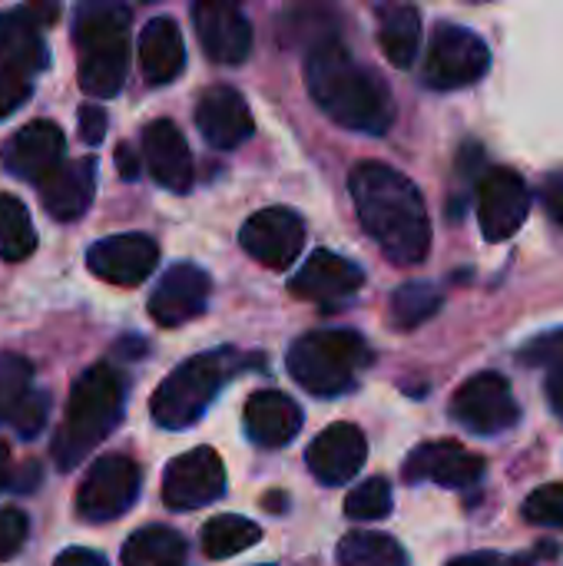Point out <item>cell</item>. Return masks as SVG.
<instances>
[{
	"label": "cell",
	"instance_id": "obj_43",
	"mask_svg": "<svg viewBox=\"0 0 563 566\" xmlns=\"http://www.w3.org/2000/svg\"><path fill=\"white\" fill-rule=\"evenodd\" d=\"M544 391H548V405H551V411H554L557 418H563V368H557V371H551V375H548Z\"/></svg>",
	"mask_w": 563,
	"mask_h": 566
},
{
	"label": "cell",
	"instance_id": "obj_24",
	"mask_svg": "<svg viewBox=\"0 0 563 566\" xmlns=\"http://www.w3.org/2000/svg\"><path fill=\"white\" fill-rule=\"evenodd\" d=\"M40 27L43 23L37 20L33 7L0 13V63L7 70H17L23 76H33L40 70H46L50 53H46Z\"/></svg>",
	"mask_w": 563,
	"mask_h": 566
},
{
	"label": "cell",
	"instance_id": "obj_7",
	"mask_svg": "<svg viewBox=\"0 0 563 566\" xmlns=\"http://www.w3.org/2000/svg\"><path fill=\"white\" fill-rule=\"evenodd\" d=\"M491 66L488 43L461 27V23H438L428 56H425V83L431 90H461L478 83Z\"/></svg>",
	"mask_w": 563,
	"mask_h": 566
},
{
	"label": "cell",
	"instance_id": "obj_42",
	"mask_svg": "<svg viewBox=\"0 0 563 566\" xmlns=\"http://www.w3.org/2000/svg\"><path fill=\"white\" fill-rule=\"evenodd\" d=\"M116 169H119L123 179H136L139 176V159H136L133 146H126V143L116 146Z\"/></svg>",
	"mask_w": 563,
	"mask_h": 566
},
{
	"label": "cell",
	"instance_id": "obj_4",
	"mask_svg": "<svg viewBox=\"0 0 563 566\" xmlns=\"http://www.w3.org/2000/svg\"><path fill=\"white\" fill-rule=\"evenodd\" d=\"M73 40L80 50V63H76L80 90L96 99L116 96L129 70V7L123 3L80 7Z\"/></svg>",
	"mask_w": 563,
	"mask_h": 566
},
{
	"label": "cell",
	"instance_id": "obj_18",
	"mask_svg": "<svg viewBox=\"0 0 563 566\" xmlns=\"http://www.w3.org/2000/svg\"><path fill=\"white\" fill-rule=\"evenodd\" d=\"M362 285H365V272L355 262H348V259H342L338 252H329V249H319L315 255H309V262L289 282L295 298L315 302V305L348 302L352 295H358Z\"/></svg>",
	"mask_w": 563,
	"mask_h": 566
},
{
	"label": "cell",
	"instance_id": "obj_35",
	"mask_svg": "<svg viewBox=\"0 0 563 566\" xmlns=\"http://www.w3.org/2000/svg\"><path fill=\"white\" fill-rule=\"evenodd\" d=\"M518 358H521V365H538V368H551V371L563 368V328L538 335L534 342H528L521 348Z\"/></svg>",
	"mask_w": 563,
	"mask_h": 566
},
{
	"label": "cell",
	"instance_id": "obj_10",
	"mask_svg": "<svg viewBox=\"0 0 563 566\" xmlns=\"http://www.w3.org/2000/svg\"><path fill=\"white\" fill-rule=\"evenodd\" d=\"M239 242L256 262L282 272V269L295 265V259L305 245V222L295 209H285V206L259 209L256 216L246 219Z\"/></svg>",
	"mask_w": 563,
	"mask_h": 566
},
{
	"label": "cell",
	"instance_id": "obj_3",
	"mask_svg": "<svg viewBox=\"0 0 563 566\" xmlns=\"http://www.w3.org/2000/svg\"><path fill=\"white\" fill-rule=\"evenodd\" d=\"M123 408H126V378L106 361L86 368L70 388L63 424L56 428L50 444L56 468L70 471L90 451H96L119 424Z\"/></svg>",
	"mask_w": 563,
	"mask_h": 566
},
{
	"label": "cell",
	"instance_id": "obj_34",
	"mask_svg": "<svg viewBox=\"0 0 563 566\" xmlns=\"http://www.w3.org/2000/svg\"><path fill=\"white\" fill-rule=\"evenodd\" d=\"M524 517L541 527H563V484H544L524 501Z\"/></svg>",
	"mask_w": 563,
	"mask_h": 566
},
{
	"label": "cell",
	"instance_id": "obj_46",
	"mask_svg": "<svg viewBox=\"0 0 563 566\" xmlns=\"http://www.w3.org/2000/svg\"><path fill=\"white\" fill-rule=\"evenodd\" d=\"M269 566H272V564H269Z\"/></svg>",
	"mask_w": 563,
	"mask_h": 566
},
{
	"label": "cell",
	"instance_id": "obj_33",
	"mask_svg": "<svg viewBox=\"0 0 563 566\" xmlns=\"http://www.w3.org/2000/svg\"><path fill=\"white\" fill-rule=\"evenodd\" d=\"M388 514H392V484L385 478H368L345 501V517L348 521L368 524V521H385Z\"/></svg>",
	"mask_w": 563,
	"mask_h": 566
},
{
	"label": "cell",
	"instance_id": "obj_41",
	"mask_svg": "<svg viewBox=\"0 0 563 566\" xmlns=\"http://www.w3.org/2000/svg\"><path fill=\"white\" fill-rule=\"evenodd\" d=\"M541 199H544L548 216H551V219H554V222L563 229V179H551V182L544 186Z\"/></svg>",
	"mask_w": 563,
	"mask_h": 566
},
{
	"label": "cell",
	"instance_id": "obj_20",
	"mask_svg": "<svg viewBox=\"0 0 563 566\" xmlns=\"http://www.w3.org/2000/svg\"><path fill=\"white\" fill-rule=\"evenodd\" d=\"M196 126H199L202 139L212 149H236V146H242L256 133L249 103L232 86H209L199 96V103H196Z\"/></svg>",
	"mask_w": 563,
	"mask_h": 566
},
{
	"label": "cell",
	"instance_id": "obj_40",
	"mask_svg": "<svg viewBox=\"0 0 563 566\" xmlns=\"http://www.w3.org/2000/svg\"><path fill=\"white\" fill-rule=\"evenodd\" d=\"M53 566H110L96 551H86V547H70V551H63Z\"/></svg>",
	"mask_w": 563,
	"mask_h": 566
},
{
	"label": "cell",
	"instance_id": "obj_14",
	"mask_svg": "<svg viewBox=\"0 0 563 566\" xmlns=\"http://www.w3.org/2000/svg\"><path fill=\"white\" fill-rule=\"evenodd\" d=\"M156 262H159V245H156V239H149L143 232H123V235L100 239L86 252V269L96 279L119 285V289H133V285L146 282L153 275Z\"/></svg>",
	"mask_w": 563,
	"mask_h": 566
},
{
	"label": "cell",
	"instance_id": "obj_8",
	"mask_svg": "<svg viewBox=\"0 0 563 566\" xmlns=\"http://www.w3.org/2000/svg\"><path fill=\"white\" fill-rule=\"evenodd\" d=\"M143 474L126 454H103L86 471L76 491V517L86 524H106L123 517L139 497Z\"/></svg>",
	"mask_w": 563,
	"mask_h": 566
},
{
	"label": "cell",
	"instance_id": "obj_2",
	"mask_svg": "<svg viewBox=\"0 0 563 566\" xmlns=\"http://www.w3.org/2000/svg\"><path fill=\"white\" fill-rule=\"evenodd\" d=\"M305 86L315 106L345 129L382 136L395 119L388 83L358 63L338 36H325L312 46L305 56Z\"/></svg>",
	"mask_w": 563,
	"mask_h": 566
},
{
	"label": "cell",
	"instance_id": "obj_38",
	"mask_svg": "<svg viewBox=\"0 0 563 566\" xmlns=\"http://www.w3.org/2000/svg\"><path fill=\"white\" fill-rule=\"evenodd\" d=\"M30 76L0 66V119H7L13 109H20L30 99Z\"/></svg>",
	"mask_w": 563,
	"mask_h": 566
},
{
	"label": "cell",
	"instance_id": "obj_36",
	"mask_svg": "<svg viewBox=\"0 0 563 566\" xmlns=\"http://www.w3.org/2000/svg\"><path fill=\"white\" fill-rule=\"evenodd\" d=\"M46 415H50V398H46L43 391L33 388V391L23 398V405L17 408L10 428H13L20 438H33V434H40V428L46 424Z\"/></svg>",
	"mask_w": 563,
	"mask_h": 566
},
{
	"label": "cell",
	"instance_id": "obj_27",
	"mask_svg": "<svg viewBox=\"0 0 563 566\" xmlns=\"http://www.w3.org/2000/svg\"><path fill=\"white\" fill-rule=\"evenodd\" d=\"M183 557L186 541L163 524H149L123 544V566H183Z\"/></svg>",
	"mask_w": 563,
	"mask_h": 566
},
{
	"label": "cell",
	"instance_id": "obj_16",
	"mask_svg": "<svg viewBox=\"0 0 563 566\" xmlns=\"http://www.w3.org/2000/svg\"><path fill=\"white\" fill-rule=\"evenodd\" d=\"M368 461V441L362 434L358 424L338 421L329 424L305 451V464L315 474V481H322L325 488H338L348 484L352 478H358V471Z\"/></svg>",
	"mask_w": 563,
	"mask_h": 566
},
{
	"label": "cell",
	"instance_id": "obj_22",
	"mask_svg": "<svg viewBox=\"0 0 563 566\" xmlns=\"http://www.w3.org/2000/svg\"><path fill=\"white\" fill-rule=\"evenodd\" d=\"M93 192H96V159L93 156L70 159L40 182V202L56 222L80 219L90 209Z\"/></svg>",
	"mask_w": 563,
	"mask_h": 566
},
{
	"label": "cell",
	"instance_id": "obj_12",
	"mask_svg": "<svg viewBox=\"0 0 563 566\" xmlns=\"http://www.w3.org/2000/svg\"><path fill=\"white\" fill-rule=\"evenodd\" d=\"M531 212V189L514 169H491L478 182V222L488 242H504L518 235Z\"/></svg>",
	"mask_w": 563,
	"mask_h": 566
},
{
	"label": "cell",
	"instance_id": "obj_5",
	"mask_svg": "<svg viewBox=\"0 0 563 566\" xmlns=\"http://www.w3.org/2000/svg\"><path fill=\"white\" fill-rule=\"evenodd\" d=\"M289 375L309 395L338 398L355 388L358 375L372 365V352L358 332L348 328H319L302 335L289 348Z\"/></svg>",
	"mask_w": 563,
	"mask_h": 566
},
{
	"label": "cell",
	"instance_id": "obj_32",
	"mask_svg": "<svg viewBox=\"0 0 563 566\" xmlns=\"http://www.w3.org/2000/svg\"><path fill=\"white\" fill-rule=\"evenodd\" d=\"M33 368L20 355L0 352V424H10L23 398L33 391Z\"/></svg>",
	"mask_w": 563,
	"mask_h": 566
},
{
	"label": "cell",
	"instance_id": "obj_28",
	"mask_svg": "<svg viewBox=\"0 0 563 566\" xmlns=\"http://www.w3.org/2000/svg\"><path fill=\"white\" fill-rule=\"evenodd\" d=\"M202 554L212 557V560H226V557H236L249 547H256L262 541V531L259 524L246 521V517H236V514H222V517H212L206 527H202Z\"/></svg>",
	"mask_w": 563,
	"mask_h": 566
},
{
	"label": "cell",
	"instance_id": "obj_1",
	"mask_svg": "<svg viewBox=\"0 0 563 566\" xmlns=\"http://www.w3.org/2000/svg\"><path fill=\"white\" fill-rule=\"evenodd\" d=\"M352 199L358 209L362 229L378 242V249L395 265H418L431 252V219L418 186L385 166V163H358L348 176Z\"/></svg>",
	"mask_w": 563,
	"mask_h": 566
},
{
	"label": "cell",
	"instance_id": "obj_30",
	"mask_svg": "<svg viewBox=\"0 0 563 566\" xmlns=\"http://www.w3.org/2000/svg\"><path fill=\"white\" fill-rule=\"evenodd\" d=\"M37 249V229L30 222L27 206L17 196L0 192V259L23 262Z\"/></svg>",
	"mask_w": 563,
	"mask_h": 566
},
{
	"label": "cell",
	"instance_id": "obj_9",
	"mask_svg": "<svg viewBox=\"0 0 563 566\" xmlns=\"http://www.w3.org/2000/svg\"><path fill=\"white\" fill-rule=\"evenodd\" d=\"M451 418L471 431V434H481V438H494L508 428L518 424L521 418V408L514 401V391L508 385L504 375L498 371H481L475 378H468L458 391H455V401H451Z\"/></svg>",
	"mask_w": 563,
	"mask_h": 566
},
{
	"label": "cell",
	"instance_id": "obj_29",
	"mask_svg": "<svg viewBox=\"0 0 563 566\" xmlns=\"http://www.w3.org/2000/svg\"><path fill=\"white\" fill-rule=\"evenodd\" d=\"M338 566H411L398 541L375 531H352L338 541Z\"/></svg>",
	"mask_w": 563,
	"mask_h": 566
},
{
	"label": "cell",
	"instance_id": "obj_45",
	"mask_svg": "<svg viewBox=\"0 0 563 566\" xmlns=\"http://www.w3.org/2000/svg\"><path fill=\"white\" fill-rule=\"evenodd\" d=\"M10 481V448L0 441V488Z\"/></svg>",
	"mask_w": 563,
	"mask_h": 566
},
{
	"label": "cell",
	"instance_id": "obj_44",
	"mask_svg": "<svg viewBox=\"0 0 563 566\" xmlns=\"http://www.w3.org/2000/svg\"><path fill=\"white\" fill-rule=\"evenodd\" d=\"M448 566H501V560H498V554H468Z\"/></svg>",
	"mask_w": 563,
	"mask_h": 566
},
{
	"label": "cell",
	"instance_id": "obj_37",
	"mask_svg": "<svg viewBox=\"0 0 563 566\" xmlns=\"http://www.w3.org/2000/svg\"><path fill=\"white\" fill-rule=\"evenodd\" d=\"M30 521L20 507H0V560H10L27 544Z\"/></svg>",
	"mask_w": 563,
	"mask_h": 566
},
{
	"label": "cell",
	"instance_id": "obj_26",
	"mask_svg": "<svg viewBox=\"0 0 563 566\" xmlns=\"http://www.w3.org/2000/svg\"><path fill=\"white\" fill-rule=\"evenodd\" d=\"M378 43L392 66L405 70L421 50V13L411 3H382L378 10Z\"/></svg>",
	"mask_w": 563,
	"mask_h": 566
},
{
	"label": "cell",
	"instance_id": "obj_19",
	"mask_svg": "<svg viewBox=\"0 0 563 566\" xmlns=\"http://www.w3.org/2000/svg\"><path fill=\"white\" fill-rule=\"evenodd\" d=\"M481 474H484V461L478 454H471L468 448H461L458 441H431V444H421L405 461V481L408 484L431 481L438 488L461 491V488L478 484Z\"/></svg>",
	"mask_w": 563,
	"mask_h": 566
},
{
	"label": "cell",
	"instance_id": "obj_23",
	"mask_svg": "<svg viewBox=\"0 0 563 566\" xmlns=\"http://www.w3.org/2000/svg\"><path fill=\"white\" fill-rule=\"evenodd\" d=\"M246 434L259 448H285L302 428V408L282 391H256L242 411Z\"/></svg>",
	"mask_w": 563,
	"mask_h": 566
},
{
	"label": "cell",
	"instance_id": "obj_13",
	"mask_svg": "<svg viewBox=\"0 0 563 566\" xmlns=\"http://www.w3.org/2000/svg\"><path fill=\"white\" fill-rule=\"evenodd\" d=\"M63 153H66L63 129L50 119H33V123L20 126L0 146V166L7 176L40 186L50 172H56L63 166Z\"/></svg>",
	"mask_w": 563,
	"mask_h": 566
},
{
	"label": "cell",
	"instance_id": "obj_6",
	"mask_svg": "<svg viewBox=\"0 0 563 566\" xmlns=\"http://www.w3.org/2000/svg\"><path fill=\"white\" fill-rule=\"evenodd\" d=\"M236 365H239V355H232V352H206V355L183 361L156 388V395L149 401L153 421L166 431L192 428L209 411V405L216 401L222 385L236 375Z\"/></svg>",
	"mask_w": 563,
	"mask_h": 566
},
{
	"label": "cell",
	"instance_id": "obj_25",
	"mask_svg": "<svg viewBox=\"0 0 563 566\" xmlns=\"http://www.w3.org/2000/svg\"><path fill=\"white\" fill-rule=\"evenodd\" d=\"M139 66L153 86L173 83L186 66V43L173 17H153L139 33Z\"/></svg>",
	"mask_w": 563,
	"mask_h": 566
},
{
	"label": "cell",
	"instance_id": "obj_21",
	"mask_svg": "<svg viewBox=\"0 0 563 566\" xmlns=\"http://www.w3.org/2000/svg\"><path fill=\"white\" fill-rule=\"evenodd\" d=\"M143 163L169 192H186L192 186V153L173 119H153L143 129Z\"/></svg>",
	"mask_w": 563,
	"mask_h": 566
},
{
	"label": "cell",
	"instance_id": "obj_15",
	"mask_svg": "<svg viewBox=\"0 0 563 566\" xmlns=\"http://www.w3.org/2000/svg\"><path fill=\"white\" fill-rule=\"evenodd\" d=\"M192 23L196 36L212 63L236 66L249 56L252 50V23L236 3L222 0H199L192 7Z\"/></svg>",
	"mask_w": 563,
	"mask_h": 566
},
{
	"label": "cell",
	"instance_id": "obj_31",
	"mask_svg": "<svg viewBox=\"0 0 563 566\" xmlns=\"http://www.w3.org/2000/svg\"><path fill=\"white\" fill-rule=\"evenodd\" d=\"M441 308V292L428 282H405L402 289H395L392 302H388V318L395 328L411 332L418 325H425L435 312Z\"/></svg>",
	"mask_w": 563,
	"mask_h": 566
},
{
	"label": "cell",
	"instance_id": "obj_17",
	"mask_svg": "<svg viewBox=\"0 0 563 566\" xmlns=\"http://www.w3.org/2000/svg\"><path fill=\"white\" fill-rule=\"evenodd\" d=\"M209 292H212L209 275L192 262H179L159 279L156 292L149 295V315L163 328L186 325L206 312Z\"/></svg>",
	"mask_w": 563,
	"mask_h": 566
},
{
	"label": "cell",
	"instance_id": "obj_11",
	"mask_svg": "<svg viewBox=\"0 0 563 566\" xmlns=\"http://www.w3.org/2000/svg\"><path fill=\"white\" fill-rule=\"evenodd\" d=\"M226 491V468L212 448H192L169 461L163 474V501L173 511H196L219 501Z\"/></svg>",
	"mask_w": 563,
	"mask_h": 566
},
{
	"label": "cell",
	"instance_id": "obj_39",
	"mask_svg": "<svg viewBox=\"0 0 563 566\" xmlns=\"http://www.w3.org/2000/svg\"><path fill=\"white\" fill-rule=\"evenodd\" d=\"M76 119H80V139L86 146H100L103 136H106V123H110L106 119V109L96 106V103H86V106H80Z\"/></svg>",
	"mask_w": 563,
	"mask_h": 566
}]
</instances>
